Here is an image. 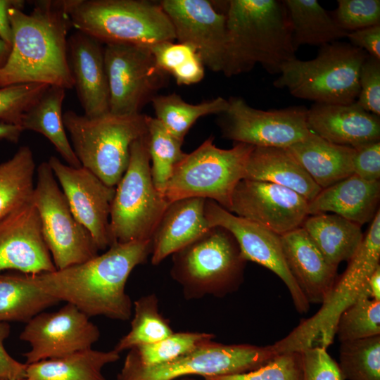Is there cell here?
I'll return each instance as SVG.
<instances>
[{
  "instance_id": "1",
  "label": "cell",
  "mask_w": 380,
  "mask_h": 380,
  "mask_svg": "<svg viewBox=\"0 0 380 380\" xmlns=\"http://www.w3.org/2000/svg\"><path fill=\"white\" fill-rule=\"evenodd\" d=\"M151 240L113 243L103 253L52 272L26 274L41 291L77 308L88 317L127 321L132 304L125 291L132 271L151 254Z\"/></svg>"
},
{
  "instance_id": "2",
  "label": "cell",
  "mask_w": 380,
  "mask_h": 380,
  "mask_svg": "<svg viewBox=\"0 0 380 380\" xmlns=\"http://www.w3.org/2000/svg\"><path fill=\"white\" fill-rule=\"evenodd\" d=\"M13 39L5 64L0 68V87L43 83L74 88L68 56V34L72 26L63 1H37L26 13L8 11Z\"/></svg>"
},
{
  "instance_id": "3",
  "label": "cell",
  "mask_w": 380,
  "mask_h": 380,
  "mask_svg": "<svg viewBox=\"0 0 380 380\" xmlns=\"http://www.w3.org/2000/svg\"><path fill=\"white\" fill-rule=\"evenodd\" d=\"M227 42L222 72L232 77L257 64L270 74L296 58L286 8L283 1H227Z\"/></svg>"
},
{
  "instance_id": "4",
  "label": "cell",
  "mask_w": 380,
  "mask_h": 380,
  "mask_svg": "<svg viewBox=\"0 0 380 380\" xmlns=\"http://www.w3.org/2000/svg\"><path fill=\"white\" fill-rule=\"evenodd\" d=\"M72 26L102 44L151 46L174 41L172 24L159 1L64 0Z\"/></svg>"
},
{
  "instance_id": "5",
  "label": "cell",
  "mask_w": 380,
  "mask_h": 380,
  "mask_svg": "<svg viewBox=\"0 0 380 380\" xmlns=\"http://www.w3.org/2000/svg\"><path fill=\"white\" fill-rule=\"evenodd\" d=\"M170 275L184 298H222L238 290L246 260L226 229L211 227L201 237L172 255Z\"/></svg>"
},
{
  "instance_id": "6",
  "label": "cell",
  "mask_w": 380,
  "mask_h": 380,
  "mask_svg": "<svg viewBox=\"0 0 380 380\" xmlns=\"http://www.w3.org/2000/svg\"><path fill=\"white\" fill-rule=\"evenodd\" d=\"M63 118L81 165L115 187L127 168L132 144L147 132L146 115L109 112L90 118L68 110Z\"/></svg>"
},
{
  "instance_id": "7",
  "label": "cell",
  "mask_w": 380,
  "mask_h": 380,
  "mask_svg": "<svg viewBox=\"0 0 380 380\" xmlns=\"http://www.w3.org/2000/svg\"><path fill=\"white\" fill-rule=\"evenodd\" d=\"M367 56L350 43L334 42L320 46L313 59L285 63L273 85L315 103H352L360 91V68Z\"/></svg>"
},
{
  "instance_id": "8",
  "label": "cell",
  "mask_w": 380,
  "mask_h": 380,
  "mask_svg": "<svg viewBox=\"0 0 380 380\" xmlns=\"http://www.w3.org/2000/svg\"><path fill=\"white\" fill-rule=\"evenodd\" d=\"M380 211L371 221L357 251L336 281L327 299L312 317L304 319L286 337L272 346L280 353L300 352L315 346L327 348L334 342L336 324L341 313L365 291L367 282L379 265Z\"/></svg>"
},
{
  "instance_id": "9",
  "label": "cell",
  "mask_w": 380,
  "mask_h": 380,
  "mask_svg": "<svg viewBox=\"0 0 380 380\" xmlns=\"http://www.w3.org/2000/svg\"><path fill=\"white\" fill-rule=\"evenodd\" d=\"M213 141V137H208L176 165L164 194L169 203L203 198L229 211L233 192L244 178L246 163L255 146L235 143L232 148L223 149Z\"/></svg>"
},
{
  "instance_id": "10",
  "label": "cell",
  "mask_w": 380,
  "mask_h": 380,
  "mask_svg": "<svg viewBox=\"0 0 380 380\" xmlns=\"http://www.w3.org/2000/svg\"><path fill=\"white\" fill-rule=\"evenodd\" d=\"M169 204L153 182L146 134L132 144L127 168L115 186L110 213L112 243L151 240Z\"/></svg>"
},
{
  "instance_id": "11",
  "label": "cell",
  "mask_w": 380,
  "mask_h": 380,
  "mask_svg": "<svg viewBox=\"0 0 380 380\" xmlns=\"http://www.w3.org/2000/svg\"><path fill=\"white\" fill-rule=\"evenodd\" d=\"M277 355L272 345H227L212 341L170 362L144 367L129 350L118 380H175L192 374L206 377L241 374L262 367Z\"/></svg>"
},
{
  "instance_id": "12",
  "label": "cell",
  "mask_w": 380,
  "mask_h": 380,
  "mask_svg": "<svg viewBox=\"0 0 380 380\" xmlns=\"http://www.w3.org/2000/svg\"><path fill=\"white\" fill-rule=\"evenodd\" d=\"M32 201L39 215L42 232L57 270L99 255L90 232L74 216L48 162L37 168Z\"/></svg>"
},
{
  "instance_id": "13",
  "label": "cell",
  "mask_w": 380,
  "mask_h": 380,
  "mask_svg": "<svg viewBox=\"0 0 380 380\" xmlns=\"http://www.w3.org/2000/svg\"><path fill=\"white\" fill-rule=\"evenodd\" d=\"M104 63L112 114H141L169 82V75L158 65L147 46L106 44Z\"/></svg>"
},
{
  "instance_id": "14",
  "label": "cell",
  "mask_w": 380,
  "mask_h": 380,
  "mask_svg": "<svg viewBox=\"0 0 380 380\" xmlns=\"http://www.w3.org/2000/svg\"><path fill=\"white\" fill-rule=\"evenodd\" d=\"M217 123L224 139L254 146L288 148L310 132L308 108L290 106L263 110L250 106L239 96H232Z\"/></svg>"
},
{
  "instance_id": "15",
  "label": "cell",
  "mask_w": 380,
  "mask_h": 380,
  "mask_svg": "<svg viewBox=\"0 0 380 380\" xmlns=\"http://www.w3.org/2000/svg\"><path fill=\"white\" fill-rule=\"evenodd\" d=\"M70 303L52 312H42L25 323L20 339L30 346L25 364L64 357L92 348L99 339L98 327Z\"/></svg>"
},
{
  "instance_id": "16",
  "label": "cell",
  "mask_w": 380,
  "mask_h": 380,
  "mask_svg": "<svg viewBox=\"0 0 380 380\" xmlns=\"http://www.w3.org/2000/svg\"><path fill=\"white\" fill-rule=\"evenodd\" d=\"M205 215L210 227H224L234 236L246 261L267 268L284 281L298 312L308 311L310 304L286 265L279 235L233 214L212 200L205 201Z\"/></svg>"
},
{
  "instance_id": "17",
  "label": "cell",
  "mask_w": 380,
  "mask_h": 380,
  "mask_svg": "<svg viewBox=\"0 0 380 380\" xmlns=\"http://www.w3.org/2000/svg\"><path fill=\"white\" fill-rule=\"evenodd\" d=\"M308 203L286 187L243 179L234 189L229 212L281 236L301 227Z\"/></svg>"
},
{
  "instance_id": "18",
  "label": "cell",
  "mask_w": 380,
  "mask_h": 380,
  "mask_svg": "<svg viewBox=\"0 0 380 380\" xmlns=\"http://www.w3.org/2000/svg\"><path fill=\"white\" fill-rule=\"evenodd\" d=\"M47 162L75 218L90 232L99 251L109 248L110 213L115 187L106 185L82 166L68 165L56 156Z\"/></svg>"
},
{
  "instance_id": "19",
  "label": "cell",
  "mask_w": 380,
  "mask_h": 380,
  "mask_svg": "<svg viewBox=\"0 0 380 380\" xmlns=\"http://www.w3.org/2000/svg\"><path fill=\"white\" fill-rule=\"evenodd\" d=\"M178 42L193 46L204 66L222 72L227 42V17L207 0H162Z\"/></svg>"
},
{
  "instance_id": "20",
  "label": "cell",
  "mask_w": 380,
  "mask_h": 380,
  "mask_svg": "<svg viewBox=\"0 0 380 380\" xmlns=\"http://www.w3.org/2000/svg\"><path fill=\"white\" fill-rule=\"evenodd\" d=\"M8 270L26 274L56 270L32 200L0 221V274Z\"/></svg>"
},
{
  "instance_id": "21",
  "label": "cell",
  "mask_w": 380,
  "mask_h": 380,
  "mask_svg": "<svg viewBox=\"0 0 380 380\" xmlns=\"http://www.w3.org/2000/svg\"><path fill=\"white\" fill-rule=\"evenodd\" d=\"M69 63L74 87L84 115L92 118L109 113V89L104 46L91 36L76 30L68 39Z\"/></svg>"
},
{
  "instance_id": "22",
  "label": "cell",
  "mask_w": 380,
  "mask_h": 380,
  "mask_svg": "<svg viewBox=\"0 0 380 380\" xmlns=\"http://www.w3.org/2000/svg\"><path fill=\"white\" fill-rule=\"evenodd\" d=\"M286 265L309 304H322L337 279L338 267L324 257L303 227L280 236Z\"/></svg>"
},
{
  "instance_id": "23",
  "label": "cell",
  "mask_w": 380,
  "mask_h": 380,
  "mask_svg": "<svg viewBox=\"0 0 380 380\" xmlns=\"http://www.w3.org/2000/svg\"><path fill=\"white\" fill-rule=\"evenodd\" d=\"M307 122L310 132L335 144L354 148L380 141L379 116L367 112L355 101L315 103L308 109Z\"/></svg>"
},
{
  "instance_id": "24",
  "label": "cell",
  "mask_w": 380,
  "mask_h": 380,
  "mask_svg": "<svg viewBox=\"0 0 380 380\" xmlns=\"http://www.w3.org/2000/svg\"><path fill=\"white\" fill-rule=\"evenodd\" d=\"M205 201L186 198L170 203L151 238L153 265H159L210 229L205 215Z\"/></svg>"
},
{
  "instance_id": "25",
  "label": "cell",
  "mask_w": 380,
  "mask_h": 380,
  "mask_svg": "<svg viewBox=\"0 0 380 380\" xmlns=\"http://www.w3.org/2000/svg\"><path fill=\"white\" fill-rule=\"evenodd\" d=\"M380 182L355 174L322 189L308 203V215L332 212L360 225L371 222L379 209Z\"/></svg>"
},
{
  "instance_id": "26",
  "label": "cell",
  "mask_w": 380,
  "mask_h": 380,
  "mask_svg": "<svg viewBox=\"0 0 380 380\" xmlns=\"http://www.w3.org/2000/svg\"><path fill=\"white\" fill-rule=\"evenodd\" d=\"M243 179L279 184L309 202L322 190L286 148L255 146L248 157Z\"/></svg>"
},
{
  "instance_id": "27",
  "label": "cell",
  "mask_w": 380,
  "mask_h": 380,
  "mask_svg": "<svg viewBox=\"0 0 380 380\" xmlns=\"http://www.w3.org/2000/svg\"><path fill=\"white\" fill-rule=\"evenodd\" d=\"M288 149L322 189L354 173L353 147L331 143L312 132Z\"/></svg>"
},
{
  "instance_id": "28",
  "label": "cell",
  "mask_w": 380,
  "mask_h": 380,
  "mask_svg": "<svg viewBox=\"0 0 380 380\" xmlns=\"http://www.w3.org/2000/svg\"><path fill=\"white\" fill-rule=\"evenodd\" d=\"M301 227L325 259L336 267L352 259L364 238L361 225L336 214L308 215Z\"/></svg>"
},
{
  "instance_id": "29",
  "label": "cell",
  "mask_w": 380,
  "mask_h": 380,
  "mask_svg": "<svg viewBox=\"0 0 380 380\" xmlns=\"http://www.w3.org/2000/svg\"><path fill=\"white\" fill-rule=\"evenodd\" d=\"M65 89L49 86L23 115L21 127L44 136L68 165L82 166L66 134L62 106Z\"/></svg>"
},
{
  "instance_id": "30",
  "label": "cell",
  "mask_w": 380,
  "mask_h": 380,
  "mask_svg": "<svg viewBox=\"0 0 380 380\" xmlns=\"http://www.w3.org/2000/svg\"><path fill=\"white\" fill-rule=\"evenodd\" d=\"M120 359L114 349L99 351L93 348L64 357L27 365V380H106L102 374L108 364Z\"/></svg>"
},
{
  "instance_id": "31",
  "label": "cell",
  "mask_w": 380,
  "mask_h": 380,
  "mask_svg": "<svg viewBox=\"0 0 380 380\" xmlns=\"http://www.w3.org/2000/svg\"><path fill=\"white\" fill-rule=\"evenodd\" d=\"M289 15L295 51L303 45L319 46L346 38L342 30L317 0L283 1Z\"/></svg>"
},
{
  "instance_id": "32",
  "label": "cell",
  "mask_w": 380,
  "mask_h": 380,
  "mask_svg": "<svg viewBox=\"0 0 380 380\" xmlns=\"http://www.w3.org/2000/svg\"><path fill=\"white\" fill-rule=\"evenodd\" d=\"M59 302L30 283L26 274H0V322L27 323Z\"/></svg>"
},
{
  "instance_id": "33",
  "label": "cell",
  "mask_w": 380,
  "mask_h": 380,
  "mask_svg": "<svg viewBox=\"0 0 380 380\" xmlns=\"http://www.w3.org/2000/svg\"><path fill=\"white\" fill-rule=\"evenodd\" d=\"M35 163L32 149L20 146L0 164V221L32 200Z\"/></svg>"
},
{
  "instance_id": "34",
  "label": "cell",
  "mask_w": 380,
  "mask_h": 380,
  "mask_svg": "<svg viewBox=\"0 0 380 380\" xmlns=\"http://www.w3.org/2000/svg\"><path fill=\"white\" fill-rule=\"evenodd\" d=\"M151 103L156 118L168 132L182 141L198 118L211 114L220 115L228 107L227 99L221 96L191 104L175 93L157 95Z\"/></svg>"
},
{
  "instance_id": "35",
  "label": "cell",
  "mask_w": 380,
  "mask_h": 380,
  "mask_svg": "<svg viewBox=\"0 0 380 380\" xmlns=\"http://www.w3.org/2000/svg\"><path fill=\"white\" fill-rule=\"evenodd\" d=\"M173 333L169 321L159 312L154 294L142 296L134 303V316L129 331L122 337L114 350L118 353L158 342Z\"/></svg>"
},
{
  "instance_id": "36",
  "label": "cell",
  "mask_w": 380,
  "mask_h": 380,
  "mask_svg": "<svg viewBox=\"0 0 380 380\" xmlns=\"http://www.w3.org/2000/svg\"><path fill=\"white\" fill-rule=\"evenodd\" d=\"M146 125L153 182L156 189L164 195L175 167L186 153L182 150L183 141L168 132L156 118L146 115Z\"/></svg>"
},
{
  "instance_id": "37",
  "label": "cell",
  "mask_w": 380,
  "mask_h": 380,
  "mask_svg": "<svg viewBox=\"0 0 380 380\" xmlns=\"http://www.w3.org/2000/svg\"><path fill=\"white\" fill-rule=\"evenodd\" d=\"M149 49L158 65L180 85H190L204 77V65L195 49L186 44L166 41Z\"/></svg>"
},
{
  "instance_id": "38",
  "label": "cell",
  "mask_w": 380,
  "mask_h": 380,
  "mask_svg": "<svg viewBox=\"0 0 380 380\" xmlns=\"http://www.w3.org/2000/svg\"><path fill=\"white\" fill-rule=\"evenodd\" d=\"M341 343L338 365L343 380H380V335Z\"/></svg>"
},
{
  "instance_id": "39",
  "label": "cell",
  "mask_w": 380,
  "mask_h": 380,
  "mask_svg": "<svg viewBox=\"0 0 380 380\" xmlns=\"http://www.w3.org/2000/svg\"><path fill=\"white\" fill-rule=\"evenodd\" d=\"M215 338L206 332H173L170 336L153 343L131 349L139 363L150 367L174 360Z\"/></svg>"
},
{
  "instance_id": "40",
  "label": "cell",
  "mask_w": 380,
  "mask_h": 380,
  "mask_svg": "<svg viewBox=\"0 0 380 380\" xmlns=\"http://www.w3.org/2000/svg\"><path fill=\"white\" fill-rule=\"evenodd\" d=\"M336 335L341 342L380 335V301L371 299L365 291L341 313Z\"/></svg>"
},
{
  "instance_id": "41",
  "label": "cell",
  "mask_w": 380,
  "mask_h": 380,
  "mask_svg": "<svg viewBox=\"0 0 380 380\" xmlns=\"http://www.w3.org/2000/svg\"><path fill=\"white\" fill-rule=\"evenodd\" d=\"M50 85L25 83L0 87V122L21 126L25 113Z\"/></svg>"
},
{
  "instance_id": "42",
  "label": "cell",
  "mask_w": 380,
  "mask_h": 380,
  "mask_svg": "<svg viewBox=\"0 0 380 380\" xmlns=\"http://www.w3.org/2000/svg\"><path fill=\"white\" fill-rule=\"evenodd\" d=\"M300 352L280 353L262 367L245 373L203 377V380H300Z\"/></svg>"
},
{
  "instance_id": "43",
  "label": "cell",
  "mask_w": 380,
  "mask_h": 380,
  "mask_svg": "<svg viewBox=\"0 0 380 380\" xmlns=\"http://www.w3.org/2000/svg\"><path fill=\"white\" fill-rule=\"evenodd\" d=\"M336 24L347 32L380 25L379 0H338L330 13Z\"/></svg>"
},
{
  "instance_id": "44",
  "label": "cell",
  "mask_w": 380,
  "mask_h": 380,
  "mask_svg": "<svg viewBox=\"0 0 380 380\" xmlns=\"http://www.w3.org/2000/svg\"><path fill=\"white\" fill-rule=\"evenodd\" d=\"M302 362L300 380H343L338 363L327 348L315 345L300 351Z\"/></svg>"
},
{
  "instance_id": "45",
  "label": "cell",
  "mask_w": 380,
  "mask_h": 380,
  "mask_svg": "<svg viewBox=\"0 0 380 380\" xmlns=\"http://www.w3.org/2000/svg\"><path fill=\"white\" fill-rule=\"evenodd\" d=\"M360 91L355 102L363 109L380 116V61L367 56L359 76Z\"/></svg>"
},
{
  "instance_id": "46",
  "label": "cell",
  "mask_w": 380,
  "mask_h": 380,
  "mask_svg": "<svg viewBox=\"0 0 380 380\" xmlns=\"http://www.w3.org/2000/svg\"><path fill=\"white\" fill-rule=\"evenodd\" d=\"M353 172L370 182L380 179V141L366 143L354 147Z\"/></svg>"
},
{
  "instance_id": "47",
  "label": "cell",
  "mask_w": 380,
  "mask_h": 380,
  "mask_svg": "<svg viewBox=\"0 0 380 380\" xmlns=\"http://www.w3.org/2000/svg\"><path fill=\"white\" fill-rule=\"evenodd\" d=\"M10 332L9 324L0 322V379H25L27 365L11 356L4 346V341L9 336Z\"/></svg>"
},
{
  "instance_id": "48",
  "label": "cell",
  "mask_w": 380,
  "mask_h": 380,
  "mask_svg": "<svg viewBox=\"0 0 380 380\" xmlns=\"http://www.w3.org/2000/svg\"><path fill=\"white\" fill-rule=\"evenodd\" d=\"M346 37L350 44L380 61V25L348 32Z\"/></svg>"
},
{
  "instance_id": "49",
  "label": "cell",
  "mask_w": 380,
  "mask_h": 380,
  "mask_svg": "<svg viewBox=\"0 0 380 380\" xmlns=\"http://www.w3.org/2000/svg\"><path fill=\"white\" fill-rule=\"evenodd\" d=\"M25 4L23 0H0V39L11 47L13 34L8 11L13 8L23 10Z\"/></svg>"
},
{
  "instance_id": "50",
  "label": "cell",
  "mask_w": 380,
  "mask_h": 380,
  "mask_svg": "<svg viewBox=\"0 0 380 380\" xmlns=\"http://www.w3.org/2000/svg\"><path fill=\"white\" fill-rule=\"evenodd\" d=\"M23 131L20 125L0 122V140L18 143Z\"/></svg>"
},
{
  "instance_id": "51",
  "label": "cell",
  "mask_w": 380,
  "mask_h": 380,
  "mask_svg": "<svg viewBox=\"0 0 380 380\" xmlns=\"http://www.w3.org/2000/svg\"><path fill=\"white\" fill-rule=\"evenodd\" d=\"M367 296L376 301H380V265L369 277L365 287Z\"/></svg>"
},
{
  "instance_id": "52",
  "label": "cell",
  "mask_w": 380,
  "mask_h": 380,
  "mask_svg": "<svg viewBox=\"0 0 380 380\" xmlns=\"http://www.w3.org/2000/svg\"><path fill=\"white\" fill-rule=\"evenodd\" d=\"M10 51L11 46L0 39V68L5 64Z\"/></svg>"
},
{
  "instance_id": "53",
  "label": "cell",
  "mask_w": 380,
  "mask_h": 380,
  "mask_svg": "<svg viewBox=\"0 0 380 380\" xmlns=\"http://www.w3.org/2000/svg\"><path fill=\"white\" fill-rule=\"evenodd\" d=\"M175 380H196V379H194L193 378L188 377V376H182V377L176 379Z\"/></svg>"
},
{
  "instance_id": "54",
  "label": "cell",
  "mask_w": 380,
  "mask_h": 380,
  "mask_svg": "<svg viewBox=\"0 0 380 380\" xmlns=\"http://www.w3.org/2000/svg\"><path fill=\"white\" fill-rule=\"evenodd\" d=\"M0 380H17V379H0ZM23 380H27V379Z\"/></svg>"
}]
</instances>
